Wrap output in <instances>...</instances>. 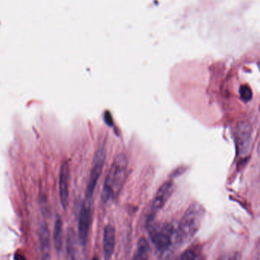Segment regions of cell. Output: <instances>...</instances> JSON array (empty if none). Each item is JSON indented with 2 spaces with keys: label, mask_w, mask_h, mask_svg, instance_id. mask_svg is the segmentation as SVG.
Wrapping results in <instances>:
<instances>
[{
  "label": "cell",
  "mask_w": 260,
  "mask_h": 260,
  "mask_svg": "<svg viewBox=\"0 0 260 260\" xmlns=\"http://www.w3.org/2000/svg\"><path fill=\"white\" fill-rule=\"evenodd\" d=\"M92 260H99V258H98V257H94V258H93Z\"/></svg>",
  "instance_id": "ac0fdd59"
},
{
  "label": "cell",
  "mask_w": 260,
  "mask_h": 260,
  "mask_svg": "<svg viewBox=\"0 0 260 260\" xmlns=\"http://www.w3.org/2000/svg\"><path fill=\"white\" fill-rule=\"evenodd\" d=\"M53 242L54 247L57 253H60L63 243V229H62V221L59 215L56 216L53 229Z\"/></svg>",
  "instance_id": "30bf717a"
},
{
  "label": "cell",
  "mask_w": 260,
  "mask_h": 260,
  "mask_svg": "<svg viewBox=\"0 0 260 260\" xmlns=\"http://www.w3.org/2000/svg\"><path fill=\"white\" fill-rule=\"evenodd\" d=\"M148 233L153 244L160 253L166 251L171 247L176 232L173 224H156L154 221L148 222Z\"/></svg>",
  "instance_id": "3957f363"
},
{
  "label": "cell",
  "mask_w": 260,
  "mask_h": 260,
  "mask_svg": "<svg viewBox=\"0 0 260 260\" xmlns=\"http://www.w3.org/2000/svg\"><path fill=\"white\" fill-rule=\"evenodd\" d=\"M92 212L91 200H85L79 213V237L82 246L86 245L91 228Z\"/></svg>",
  "instance_id": "8992f818"
},
{
  "label": "cell",
  "mask_w": 260,
  "mask_h": 260,
  "mask_svg": "<svg viewBox=\"0 0 260 260\" xmlns=\"http://www.w3.org/2000/svg\"><path fill=\"white\" fill-rule=\"evenodd\" d=\"M174 190V184L172 181L165 182L161 186L159 187L154 195L152 203L151 206V213L148 218V222L154 221L156 214L163 209L168 200L172 196Z\"/></svg>",
  "instance_id": "5b68a950"
},
{
  "label": "cell",
  "mask_w": 260,
  "mask_h": 260,
  "mask_svg": "<svg viewBox=\"0 0 260 260\" xmlns=\"http://www.w3.org/2000/svg\"><path fill=\"white\" fill-rule=\"evenodd\" d=\"M106 157L107 151L105 145L99 147L93 159L92 168L90 173L89 180H88L86 192H85V200H91V201L92 200L94 190L103 171Z\"/></svg>",
  "instance_id": "277c9868"
},
{
  "label": "cell",
  "mask_w": 260,
  "mask_h": 260,
  "mask_svg": "<svg viewBox=\"0 0 260 260\" xmlns=\"http://www.w3.org/2000/svg\"><path fill=\"white\" fill-rule=\"evenodd\" d=\"M197 254L192 249H188L182 253L176 260H196Z\"/></svg>",
  "instance_id": "9a60e30c"
},
{
  "label": "cell",
  "mask_w": 260,
  "mask_h": 260,
  "mask_svg": "<svg viewBox=\"0 0 260 260\" xmlns=\"http://www.w3.org/2000/svg\"><path fill=\"white\" fill-rule=\"evenodd\" d=\"M258 152H259V155H260V143L259 145V147H258Z\"/></svg>",
  "instance_id": "e0dca14e"
},
{
  "label": "cell",
  "mask_w": 260,
  "mask_h": 260,
  "mask_svg": "<svg viewBox=\"0 0 260 260\" xmlns=\"http://www.w3.org/2000/svg\"><path fill=\"white\" fill-rule=\"evenodd\" d=\"M250 128L248 124L243 123L241 127L238 129V136H239L240 143L241 144V147L245 148L247 146L248 142H250Z\"/></svg>",
  "instance_id": "4fadbf2b"
},
{
  "label": "cell",
  "mask_w": 260,
  "mask_h": 260,
  "mask_svg": "<svg viewBox=\"0 0 260 260\" xmlns=\"http://www.w3.org/2000/svg\"><path fill=\"white\" fill-rule=\"evenodd\" d=\"M204 215L205 210L201 205L193 203L189 206L182 217L176 232L177 243L186 244L195 236L200 229Z\"/></svg>",
  "instance_id": "7a4b0ae2"
},
{
  "label": "cell",
  "mask_w": 260,
  "mask_h": 260,
  "mask_svg": "<svg viewBox=\"0 0 260 260\" xmlns=\"http://www.w3.org/2000/svg\"><path fill=\"white\" fill-rule=\"evenodd\" d=\"M40 244L41 253L44 260H49L50 256V238L48 228L45 223L41 224L40 229Z\"/></svg>",
  "instance_id": "9c48e42d"
},
{
  "label": "cell",
  "mask_w": 260,
  "mask_h": 260,
  "mask_svg": "<svg viewBox=\"0 0 260 260\" xmlns=\"http://www.w3.org/2000/svg\"><path fill=\"white\" fill-rule=\"evenodd\" d=\"M259 69H260V59H259Z\"/></svg>",
  "instance_id": "d6986e66"
},
{
  "label": "cell",
  "mask_w": 260,
  "mask_h": 260,
  "mask_svg": "<svg viewBox=\"0 0 260 260\" xmlns=\"http://www.w3.org/2000/svg\"><path fill=\"white\" fill-rule=\"evenodd\" d=\"M150 246L148 240L142 237L138 241L137 249L133 256V260H148L149 259Z\"/></svg>",
  "instance_id": "7c38bea8"
},
{
  "label": "cell",
  "mask_w": 260,
  "mask_h": 260,
  "mask_svg": "<svg viewBox=\"0 0 260 260\" xmlns=\"http://www.w3.org/2000/svg\"><path fill=\"white\" fill-rule=\"evenodd\" d=\"M67 253L68 260H77L78 250L76 237L73 229H69L67 237Z\"/></svg>",
  "instance_id": "8fae6325"
},
{
  "label": "cell",
  "mask_w": 260,
  "mask_h": 260,
  "mask_svg": "<svg viewBox=\"0 0 260 260\" xmlns=\"http://www.w3.org/2000/svg\"><path fill=\"white\" fill-rule=\"evenodd\" d=\"M116 244V230L112 224H107L105 228L103 238L104 256L110 260L114 254Z\"/></svg>",
  "instance_id": "ba28073f"
},
{
  "label": "cell",
  "mask_w": 260,
  "mask_h": 260,
  "mask_svg": "<svg viewBox=\"0 0 260 260\" xmlns=\"http://www.w3.org/2000/svg\"><path fill=\"white\" fill-rule=\"evenodd\" d=\"M129 160L126 154L120 153L114 157L105 177L102 191V200L107 203L115 199L121 192L127 174Z\"/></svg>",
  "instance_id": "6da1fadb"
},
{
  "label": "cell",
  "mask_w": 260,
  "mask_h": 260,
  "mask_svg": "<svg viewBox=\"0 0 260 260\" xmlns=\"http://www.w3.org/2000/svg\"><path fill=\"white\" fill-rule=\"evenodd\" d=\"M218 260H241V255L238 252H231L221 256Z\"/></svg>",
  "instance_id": "2e32d148"
},
{
  "label": "cell",
  "mask_w": 260,
  "mask_h": 260,
  "mask_svg": "<svg viewBox=\"0 0 260 260\" xmlns=\"http://www.w3.org/2000/svg\"><path fill=\"white\" fill-rule=\"evenodd\" d=\"M70 165L68 162L65 161L61 165L59 176V200L64 209L68 207L70 200Z\"/></svg>",
  "instance_id": "52a82bcc"
},
{
  "label": "cell",
  "mask_w": 260,
  "mask_h": 260,
  "mask_svg": "<svg viewBox=\"0 0 260 260\" xmlns=\"http://www.w3.org/2000/svg\"><path fill=\"white\" fill-rule=\"evenodd\" d=\"M240 95L241 99L244 102H249L253 98V92H252L251 88L249 85H243L240 88Z\"/></svg>",
  "instance_id": "5bb4252c"
}]
</instances>
